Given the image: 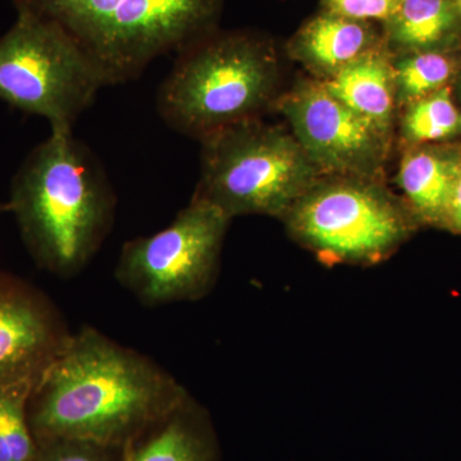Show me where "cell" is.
<instances>
[{
    "label": "cell",
    "instance_id": "9a60e30c",
    "mask_svg": "<svg viewBox=\"0 0 461 461\" xmlns=\"http://www.w3.org/2000/svg\"><path fill=\"white\" fill-rule=\"evenodd\" d=\"M384 27L388 44L403 53L451 51L461 41L456 0H400Z\"/></svg>",
    "mask_w": 461,
    "mask_h": 461
},
{
    "label": "cell",
    "instance_id": "8992f818",
    "mask_svg": "<svg viewBox=\"0 0 461 461\" xmlns=\"http://www.w3.org/2000/svg\"><path fill=\"white\" fill-rule=\"evenodd\" d=\"M16 20L0 36V100L72 132L105 85L98 67L50 18L14 2Z\"/></svg>",
    "mask_w": 461,
    "mask_h": 461
},
{
    "label": "cell",
    "instance_id": "cb8c5ba5",
    "mask_svg": "<svg viewBox=\"0 0 461 461\" xmlns=\"http://www.w3.org/2000/svg\"><path fill=\"white\" fill-rule=\"evenodd\" d=\"M457 8H459L460 16H461V0H456Z\"/></svg>",
    "mask_w": 461,
    "mask_h": 461
},
{
    "label": "cell",
    "instance_id": "ba28073f",
    "mask_svg": "<svg viewBox=\"0 0 461 461\" xmlns=\"http://www.w3.org/2000/svg\"><path fill=\"white\" fill-rule=\"evenodd\" d=\"M230 218L191 199L166 229L124 242L115 280L141 304L194 302L213 287Z\"/></svg>",
    "mask_w": 461,
    "mask_h": 461
},
{
    "label": "cell",
    "instance_id": "4fadbf2b",
    "mask_svg": "<svg viewBox=\"0 0 461 461\" xmlns=\"http://www.w3.org/2000/svg\"><path fill=\"white\" fill-rule=\"evenodd\" d=\"M123 461H218L204 409L190 395L123 451Z\"/></svg>",
    "mask_w": 461,
    "mask_h": 461
},
{
    "label": "cell",
    "instance_id": "5bb4252c",
    "mask_svg": "<svg viewBox=\"0 0 461 461\" xmlns=\"http://www.w3.org/2000/svg\"><path fill=\"white\" fill-rule=\"evenodd\" d=\"M321 83L346 107L390 135L396 84L393 62L384 44Z\"/></svg>",
    "mask_w": 461,
    "mask_h": 461
},
{
    "label": "cell",
    "instance_id": "d6986e66",
    "mask_svg": "<svg viewBox=\"0 0 461 461\" xmlns=\"http://www.w3.org/2000/svg\"><path fill=\"white\" fill-rule=\"evenodd\" d=\"M123 451L83 439H54L39 445L35 461H123Z\"/></svg>",
    "mask_w": 461,
    "mask_h": 461
},
{
    "label": "cell",
    "instance_id": "44dd1931",
    "mask_svg": "<svg viewBox=\"0 0 461 461\" xmlns=\"http://www.w3.org/2000/svg\"><path fill=\"white\" fill-rule=\"evenodd\" d=\"M448 230L461 233V173L459 180H457L456 187H455L453 202H451Z\"/></svg>",
    "mask_w": 461,
    "mask_h": 461
},
{
    "label": "cell",
    "instance_id": "7402d4cb",
    "mask_svg": "<svg viewBox=\"0 0 461 461\" xmlns=\"http://www.w3.org/2000/svg\"><path fill=\"white\" fill-rule=\"evenodd\" d=\"M5 213H9L8 204L7 203L0 202V217Z\"/></svg>",
    "mask_w": 461,
    "mask_h": 461
},
{
    "label": "cell",
    "instance_id": "2e32d148",
    "mask_svg": "<svg viewBox=\"0 0 461 461\" xmlns=\"http://www.w3.org/2000/svg\"><path fill=\"white\" fill-rule=\"evenodd\" d=\"M450 51H411L393 62L397 104L411 105L447 86L456 74Z\"/></svg>",
    "mask_w": 461,
    "mask_h": 461
},
{
    "label": "cell",
    "instance_id": "3957f363",
    "mask_svg": "<svg viewBox=\"0 0 461 461\" xmlns=\"http://www.w3.org/2000/svg\"><path fill=\"white\" fill-rule=\"evenodd\" d=\"M277 84L271 42L256 33L214 30L177 54L158 89V113L173 131L202 141L258 120Z\"/></svg>",
    "mask_w": 461,
    "mask_h": 461
},
{
    "label": "cell",
    "instance_id": "6da1fadb",
    "mask_svg": "<svg viewBox=\"0 0 461 461\" xmlns=\"http://www.w3.org/2000/svg\"><path fill=\"white\" fill-rule=\"evenodd\" d=\"M187 396L147 355L84 326L33 387L30 426L38 446L69 438L124 450Z\"/></svg>",
    "mask_w": 461,
    "mask_h": 461
},
{
    "label": "cell",
    "instance_id": "52a82bcc",
    "mask_svg": "<svg viewBox=\"0 0 461 461\" xmlns=\"http://www.w3.org/2000/svg\"><path fill=\"white\" fill-rule=\"evenodd\" d=\"M291 235L327 262L375 263L390 256L418 221L377 180L321 178L284 215Z\"/></svg>",
    "mask_w": 461,
    "mask_h": 461
},
{
    "label": "cell",
    "instance_id": "30bf717a",
    "mask_svg": "<svg viewBox=\"0 0 461 461\" xmlns=\"http://www.w3.org/2000/svg\"><path fill=\"white\" fill-rule=\"evenodd\" d=\"M71 335L47 294L20 276L0 271V390L35 387Z\"/></svg>",
    "mask_w": 461,
    "mask_h": 461
},
{
    "label": "cell",
    "instance_id": "8fae6325",
    "mask_svg": "<svg viewBox=\"0 0 461 461\" xmlns=\"http://www.w3.org/2000/svg\"><path fill=\"white\" fill-rule=\"evenodd\" d=\"M460 173L461 148L423 144L406 151L397 184L418 223L448 230Z\"/></svg>",
    "mask_w": 461,
    "mask_h": 461
},
{
    "label": "cell",
    "instance_id": "7a4b0ae2",
    "mask_svg": "<svg viewBox=\"0 0 461 461\" xmlns=\"http://www.w3.org/2000/svg\"><path fill=\"white\" fill-rule=\"evenodd\" d=\"M7 204L36 266L71 278L111 232L117 198L87 145L72 132L50 131L21 163Z\"/></svg>",
    "mask_w": 461,
    "mask_h": 461
},
{
    "label": "cell",
    "instance_id": "7c38bea8",
    "mask_svg": "<svg viewBox=\"0 0 461 461\" xmlns=\"http://www.w3.org/2000/svg\"><path fill=\"white\" fill-rule=\"evenodd\" d=\"M382 44L371 23L324 11L296 32L288 50L324 81Z\"/></svg>",
    "mask_w": 461,
    "mask_h": 461
},
{
    "label": "cell",
    "instance_id": "5b68a950",
    "mask_svg": "<svg viewBox=\"0 0 461 461\" xmlns=\"http://www.w3.org/2000/svg\"><path fill=\"white\" fill-rule=\"evenodd\" d=\"M202 145L193 199L217 206L229 218L284 217L323 176L293 133L259 118L215 132Z\"/></svg>",
    "mask_w": 461,
    "mask_h": 461
},
{
    "label": "cell",
    "instance_id": "603a6c76",
    "mask_svg": "<svg viewBox=\"0 0 461 461\" xmlns=\"http://www.w3.org/2000/svg\"><path fill=\"white\" fill-rule=\"evenodd\" d=\"M457 91H459V96L461 100V68L459 71V76H457Z\"/></svg>",
    "mask_w": 461,
    "mask_h": 461
},
{
    "label": "cell",
    "instance_id": "9c48e42d",
    "mask_svg": "<svg viewBox=\"0 0 461 461\" xmlns=\"http://www.w3.org/2000/svg\"><path fill=\"white\" fill-rule=\"evenodd\" d=\"M291 131L321 173L377 180L390 135L355 113L321 81H304L281 100Z\"/></svg>",
    "mask_w": 461,
    "mask_h": 461
},
{
    "label": "cell",
    "instance_id": "ac0fdd59",
    "mask_svg": "<svg viewBox=\"0 0 461 461\" xmlns=\"http://www.w3.org/2000/svg\"><path fill=\"white\" fill-rule=\"evenodd\" d=\"M32 384L0 390V461H35L39 446L29 420Z\"/></svg>",
    "mask_w": 461,
    "mask_h": 461
},
{
    "label": "cell",
    "instance_id": "ffe728a7",
    "mask_svg": "<svg viewBox=\"0 0 461 461\" xmlns=\"http://www.w3.org/2000/svg\"><path fill=\"white\" fill-rule=\"evenodd\" d=\"M399 3L400 0H323L326 11L364 23H386Z\"/></svg>",
    "mask_w": 461,
    "mask_h": 461
},
{
    "label": "cell",
    "instance_id": "277c9868",
    "mask_svg": "<svg viewBox=\"0 0 461 461\" xmlns=\"http://www.w3.org/2000/svg\"><path fill=\"white\" fill-rule=\"evenodd\" d=\"M50 18L98 67L105 85L136 80L159 57L214 32L222 0H14Z\"/></svg>",
    "mask_w": 461,
    "mask_h": 461
},
{
    "label": "cell",
    "instance_id": "e0dca14e",
    "mask_svg": "<svg viewBox=\"0 0 461 461\" xmlns=\"http://www.w3.org/2000/svg\"><path fill=\"white\" fill-rule=\"evenodd\" d=\"M402 135L412 145L461 135V111L454 103L450 87H442L408 105L402 120Z\"/></svg>",
    "mask_w": 461,
    "mask_h": 461
}]
</instances>
